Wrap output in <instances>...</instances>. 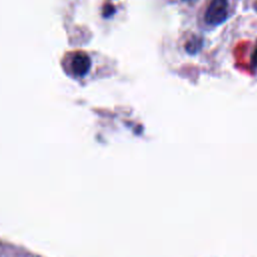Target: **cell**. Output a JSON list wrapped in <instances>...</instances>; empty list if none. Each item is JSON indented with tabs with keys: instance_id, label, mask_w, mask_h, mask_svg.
Instances as JSON below:
<instances>
[{
	"instance_id": "obj_1",
	"label": "cell",
	"mask_w": 257,
	"mask_h": 257,
	"mask_svg": "<svg viewBox=\"0 0 257 257\" xmlns=\"http://www.w3.org/2000/svg\"><path fill=\"white\" fill-rule=\"evenodd\" d=\"M228 17V1L212 0L205 14V20L208 24L219 25Z\"/></svg>"
},
{
	"instance_id": "obj_2",
	"label": "cell",
	"mask_w": 257,
	"mask_h": 257,
	"mask_svg": "<svg viewBox=\"0 0 257 257\" xmlns=\"http://www.w3.org/2000/svg\"><path fill=\"white\" fill-rule=\"evenodd\" d=\"M90 67V59L84 52H75L70 61V69L73 75L83 76Z\"/></svg>"
},
{
	"instance_id": "obj_3",
	"label": "cell",
	"mask_w": 257,
	"mask_h": 257,
	"mask_svg": "<svg viewBox=\"0 0 257 257\" xmlns=\"http://www.w3.org/2000/svg\"><path fill=\"white\" fill-rule=\"evenodd\" d=\"M202 44H203L202 38H200V37H193L192 39H190L186 43L185 48H186L187 52H189L191 54H194V53H196L197 51L200 50V48L202 47Z\"/></svg>"
},
{
	"instance_id": "obj_4",
	"label": "cell",
	"mask_w": 257,
	"mask_h": 257,
	"mask_svg": "<svg viewBox=\"0 0 257 257\" xmlns=\"http://www.w3.org/2000/svg\"><path fill=\"white\" fill-rule=\"evenodd\" d=\"M113 12H114V8H113V6H112V5L107 4V5H105V6H104V8H103V15H104L105 17L110 16Z\"/></svg>"
},
{
	"instance_id": "obj_5",
	"label": "cell",
	"mask_w": 257,
	"mask_h": 257,
	"mask_svg": "<svg viewBox=\"0 0 257 257\" xmlns=\"http://www.w3.org/2000/svg\"><path fill=\"white\" fill-rule=\"evenodd\" d=\"M252 62H253V65L255 68H257V47L255 48L254 52H253V55H252Z\"/></svg>"
}]
</instances>
